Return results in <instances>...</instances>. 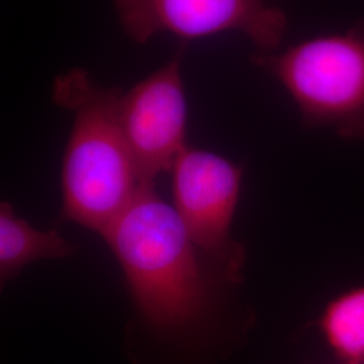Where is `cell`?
Returning <instances> with one entry per match:
<instances>
[{
  "instance_id": "1",
  "label": "cell",
  "mask_w": 364,
  "mask_h": 364,
  "mask_svg": "<svg viewBox=\"0 0 364 364\" xmlns=\"http://www.w3.org/2000/svg\"><path fill=\"white\" fill-rule=\"evenodd\" d=\"M119 88L73 69L55 80L53 99L73 112L61 169L63 216L103 234L144 185L119 119Z\"/></svg>"
},
{
  "instance_id": "2",
  "label": "cell",
  "mask_w": 364,
  "mask_h": 364,
  "mask_svg": "<svg viewBox=\"0 0 364 364\" xmlns=\"http://www.w3.org/2000/svg\"><path fill=\"white\" fill-rule=\"evenodd\" d=\"M103 237L146 320L164 331L192 326L207 309L200 255L177 210L144 186Z\"/></svg>"
},
{
  "instance_id": "3",
  "label": "cell",
  "mask_w": 364,
  "mask_h": 364,
  "mask_svg": "<svg viewBox=\"0 0 364 364\" xmlns=\"http://www.w3.org/2000/svg\"><path fill=\"white\" fill-rule=\"evenodd\" d=\"M252 61L281 82L306 127L364 141V21L285 52H258Z\"/></svg>"
},
{
  "instance_id": "4",
  "label": "cell",
  "mask_w": 364,
  "mask_h": 364,
  "mask_svg": "<svg viewBox=\"0 0 364 364\" xmlns=\"http://www.w3.org/2000/svg\"><path fill=\"white\" fill-rule=\"evenodd\" d=\"M171 174L174 209L198 255L223 281L240 282L246 250L234 240L231 227L243 169L212 151L186 147Z\"/></svg>"
},
{
  "instance_id": "5",
  "label": "cell",
  "mask_w": 364,
  "mask_h": 364,
  "mask_svg": "<svg viewBox=\"0 0 364 364\" xmlns=\"http://www.w3.org/2000/svg\"><path fill=\"white\" fill-rule=\"evenodd\" d=\"M115 9L136 43L162 33L191 41L236 31L259 53H272L287 28V14L270 0H115Z\"/></svg>"
},
{
  "instance_id": "6",
  "label": "cell",
  "mask_w": 364,
  "mask_h": 364,
  "mask_svg": "<svg viewBox=\"0 0 364 364\" xmlns=\"http://www.w3.org/2000/svg\"><path fill=\"white\" fill-rule=\"evenodd\" d=\"M119 119L141 181L144 186H154L156 177L171 171L176 159L188 147L181 54L130 91L122 92Z\"/></svg>"
},
{
  "instance_id": "7",
  "label": "cell",
  "mask_w": 364,
  "mask_h": 364,
  "mask_svg": "<svg viewBox=\"0 0 364 364\" xmlns=\"http://www.w3.org/2000/svg\"><path fill=\"white\" fill-rule=\"evenodd\" d=\"M77 247L57 231H41L14 212L11 204H0V281L9 282L31 262L63 259Z\"/></svg>"
},
{
  "instance_id": "8",
  "label": "cell",
  "mask_w": 364,
  "mask_h": 364,
  "mask_svg": "<svg viewBox=\"0 0 364 364\" xmlns=\"http://www.w3.org/2000/svg\"><path fill=\"white\" fill-rule=\"evenodd\" d=\"M320 329L344 364H364V285L340 294L326 305Z\"/></svg>"
},
{
  "instance_id": "9",
  "label": "cell",
  "mask_w": 364,
  "mask_h": 364,
  "mask_svg": "<svg viewBox=\"0 0 364 364\" xmlns=\"http://www.w3.org/2000/svg\"><path fill=\"white\" fill-rule=\"evenodd\" d=\"M343 364H344V363H343Z\"/></svg>"
}]
</instances>
